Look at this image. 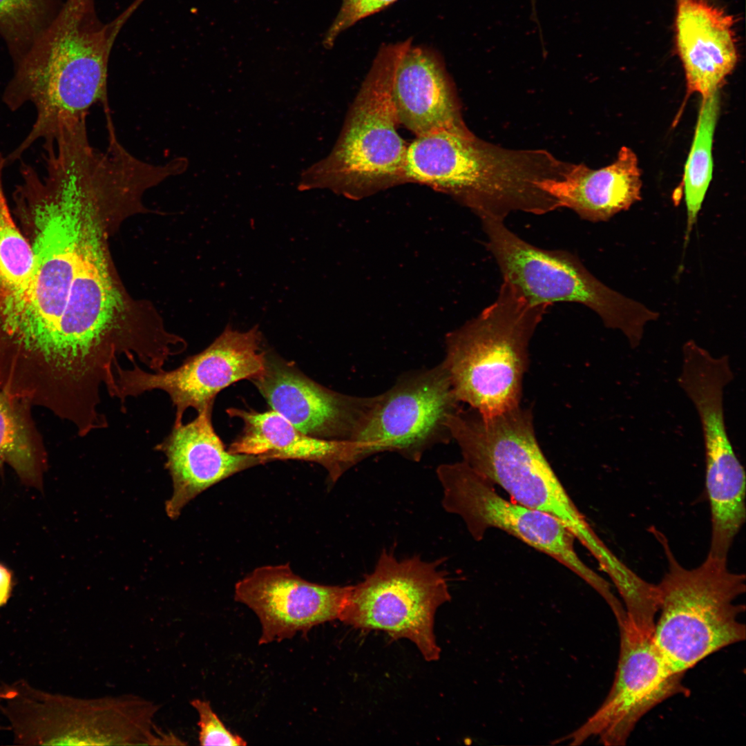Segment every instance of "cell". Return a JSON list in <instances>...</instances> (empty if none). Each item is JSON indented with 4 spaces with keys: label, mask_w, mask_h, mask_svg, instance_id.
Wrapping results in <instances>:
<instances>
[{
    "label": "cell",
    "mask_w": 746,
    "mask_h": 746,
    "mask_svg": "<svg viewBox=\"0 0 746 746\" xmlns=\"http://www.w3.org/2000/svg\"><path fill=\"white\" fill-rule=\"evenodd\" d=\"M41 175L20 169L17 204L33 222L35 263L28 285L0 312V369L23 375L35 367L64 312L73 279L79 221L95 181L89 166L68 155L51 157Z\"/></svg>",
    "instance_id": "cell-1"
},
{
    "label": "cell",
    "mask_w": 746,
    "mask_h": 746,
    "mask_svg": "<svg viewBox=\"0 0 746 746\" xmlns=\"http://www.w3.org/2000/svg\"><path fill=\"white\" fill-rule=\"evenodd\" d=\"M144 0H135L111 22L97 18L94 0H67L63 8L19 59L3 93L11 111L32 105L36 118L29 133L6 157L21 158L37 141L49 142L68 124L86 120L100 103L109 111L108 64L123 26Z\"/></svg>",
    "instance_id": "cell-2"
},
{
    "label": "cell",
    "mask_w": 746,
    "mask_h": 746,
    "mask_svg": "<svg viewBox=\"0 0 746 746\" xmlns=\"http://www.w3.org/2000/svg\"><path fill=\"white\" fill-rule=\"evenodd\" d=\"M571 166L544 149H509L473 133H441L408 145L405 173L406 182L451 195L481 220L504 221L515 211L542 215L559 209L539 183L562 177Z\"/></svg>",
    "instance_id": "cell-3"
},
{
    "label": "cell",
    "mask_w": 746,
    "mask_h": 746,
    "mask_svg": "<svg viewBox=\"0 0 746 746\" xmlns=\"http://www.w3.org/2000/svg\"><path fill=\"white\" fill-rule=\"evenodd\" d=\"M450 430L463 462L513 501L560 521L606 574L619 569L621 561L595 533L544 456L530 409L519 405L490 417L466 410L452 419Z\"/></svg>",
    "instance_id": "cell-4"
},
{
    "label": "cell",
    "mask_w": 746,
    "mask_h": 746,
    "mask_svg": "<svg viewBox=\"0 0 746 746\" xmlns=\"http://www.w3.org/2000/svg\"><path fill=\"white\" fill-rule=\"evenodd\" d=\"M412 42L383 45L351 105L331 152L304 170L298 189H326L359 199L406 182L408 145L400 136L392 88Z\"/></svg>",
    "instance_id": "cell-5"
},
{
    "label": "cell",
    "mask_w": 746,
    "mask_h": 746,
    "mask_svg": "<svg viewBox=\"0 0 746 746\" xmlns=\"http://www.w3.org/2000/svg\"><path fill=\"white\" fill-rule=\"evenodd\" d=\"M547 309L503 282L492 304L448 334L442 363L461 403L485 417L520 405L528 345Z\"/></svg>",
    "instance_id": "cell-6"
},
{
    "label": "cell",
    "mask_w": 746,
    "mask_h": 746,
    "mask_svg": "<svg viewBox=\"0 0 746 746\" xmlns=\"http://www.w3.org/2000/svg\"><path fill=\"white\" fill-rule=\"evenodd\" d=\"M652 533L667 562L656 585L660 615L652 640L670 669L685 673L707 656L745 640V625L738 619L745 606L735 602L745 592V576L730 571L727 560L709 555L698 566L685 568L662 533Z\"/></svg>",
    "instance_id": "cell-7"
},
{
    "label": "cell",
    "mask_w": 746,
    "mask_h": 746,
    "mask_svg": "<svg viewBox=\"0 0 746 746\" xmlns=\"http://www.w3.org/2000/svg\"><path fill=\"white\" fill-rule=\"evenodd\" d=\"M160 705L133 694L81 698L18 684L5 709L16 744L184 745L155 723Z\"/></svg>",
    "instance_id": "cell-8"
},
{
    "label": "cell",
    "mask_w": 746,
    "mask_h": 746,
    "mask_svg": "<svg viewBox=\"0 0 746 746\" xmlns=\"http://www.w3.org/2000/svg\"><path fill=\"white\" fill-rule=\"evenodd\" d=\"M487 247L503 282L533 306L573 302L593 310L605 327L619 329L631 348L641 343L645 325L659 314L609 287L595 278L575 255L546 250L522 239L504 221L481 220Z\"/></svg>",
    "instance_id": "cell-9"
},
{
    "label": "cell",
    "mask_w": 746,
    "mask_h": 746,
    "mask_svg": "<svg viewBox=\"0 0 746 746\" xmlns=\"http://www.w3.org/2000/svg\"><path fill=\"white\" fill-rule=\"evenodd\" d=\"M441 562L419 556L398 559L383 551L374 570L350 586L339 619L363 630H379L412 642L427 661L439 658L434 633L437 609L450 601Z\"/></svg>",
    "instance_id": "cell-10"
},
{
    "label": "cell",
    "mask_w": 746,
    "mask_h": 746,
    "mask_svg": "<svg viewBox=\"0 0 746 746\" xmlns=\"http://www.w3.org/2000/svg\"><path fill=\"white\" fill-rule=\"evenodd\" d=\"M437 476L443 508L460 517L474 539L481 540L490 528L501 530L562 563L602 597L611 593L609 582L577 555L574 535L557 519L504 498L463 461L441 464Z\"/></svg>",
    "instance_id": "cell-11"
},
{
    "label": "cell",
    "mask_w": 746,
    "mask_h": 746,
    "mask_svg": "<svg viewBox=\"0 0 746 746\" xmlns=\"http://www.w3.org/2000/svg\"><path fill=\"white\" fill-rule=\"evenodd\" d=\"M441 362L405 372L376 403L352 440L361 460L393 452L419 461L435 445L448 443V421L461 408Z\"/></svg>",
    "instance_id": "cell-12"
},
{
    "label": "cell",
    "mask_w": 746,
    "mask_h": 746,
    "mask_svg": "<svg viewBox=\"0 0 746 746\" xmlns=\"http://www.w3.org/2000/svg\"><path fill=\"white\" fill-rule=\"evenodd\" d=\"M261 333L256 325L240 332L227 325L202 352L188 357L178 367L149 372L133 362L132 369L116 366L117 396L124 405L128 396L160 390L175 409L173 425H180L186 410L197 412L213 404L217 394L231 384L257 376L265 365L260 350Z\"/></svg>",
    "instance_id": "cell-13"
},
{
    "label": "cell",
    "mask_w": 746,
    "mask_h": 746,
    "mask_svg": "<svg viewBox=\"0 0 746 746\" xmlns=\"http://www.w3.org/2000/svg\"><path fill=\"white\" fill-rule=\"evenodd\" d=\"M682 354L678 383L700 418L711 514L720 519L735 517L745 510V472L725 425L724 390L734 379L729 356H713L693 340L684 343Z\"/></svg>",
    "instance_id": "cell-14"
},
{
    "label": "cell",
    "mask_w": 746,
    "mask_h": 746,
    "mask_svg": "<svg viewBox=\"0 0 746 746\" xmlns=\"http://www.w3.org/2000/svg\"><path fill=\"white\" fill-rule=\"evenodd\" d=\"M619 631L620 654L611 689L597 711L570 736L571 745L598 736L604 745H624L647 713L671 696L689 692L682 682L684 673L670 669L653 636L641 635L628 622Z\"/></svg>",
    "instance_id": "cell-15"
},
{
    "label": "cell",
    "mask_w": 746,
    "mask_h": 746,
    "mask_svg": "<svg viewBox=\"0 0 746 746\" xmlns=\"http://www.w3.org/2000/svg\"><path fill=\"white\" fill-rule=\"evenodd\" d=\"M350 588L311 582L296 574L289 564L267 565L239 580L234 598L257 615L259 644H267L339 619Z\"/></svg>",
    "instance_id": "cell-16"
},
{
    "label": "cell",
    "mask_w": 746,
    "mask_h": 746,
    "mask_svg": "<svg viewBox=\"0 0 746 746\" xmlns=\"http://www.w3.org/2000/svg\"><path fill=\"white\" fill-rule=\"evenodd\" d=\"M250 381L272 410L302 432L323 439L352 441L377 399L329 390L269 354L262 372Z\"/></svg>",
    "instance_id": "cell-17"
},
{
    "label": "cell",
    "mask_w": 746,
    "mask_h": 746,
    "mask_svg": "<svg viewBox=\"0 0 746 746\" xmlns=\"http://www.w3.org/2000/svg\"><path fill=\"white\" fill-rule=\"evenodd\" d=\"M212 408L213 404L207 405L193 421L173 426L155 447L164 454L165 467L173 481V495L166 503L171 519L178 518L190 501L213 485L266 463L260 457L234 454L225 449L212 425Z\"/></svg>",
    "instance_id": "cell-18"
},
{
    "label": "cell",
    "mask_w": 746,
    "mask_h": 746,
    "mask_svg": "<svg viewBox=\"0 0 746 746\" xmlns=\"http://www.w3.org/2000/svg\"><path fill=\"white\" fill-rule=\"evenodd\" d=\"M392 95L399 123L416 137L472 133L443 62L427 47L408 45L396 68Z\"/></svg>",
    "instance_id": "cell-19"
},
{
    "label": "cell",
    "mask_w": 746,
    "mask_h": 746,
    "mask_svg": "<svg viewBox=\"0 0 746 746\" xmlns=\"http://www.w3.org/2000/svg\"><path fill=\"white\" fill-rule=\"evenodd\" d=\"M675 41L687 93L702 99L718 90L738 62L733 17L707 0H677Z\"/></svg>",
    "instance_id": "cell-20"
},
{
    "label": "cell",
    "mask_w": 746,
    "mask_h": 746,
    "mask_svg": "<svg viewBox=\"0 0 746 746\" xmlns=\"http://www.w3.org/2000/svg\"><path fill=\"white\" fill-rule=\"evenodd\" d=\"M227 412L244 424L242 433L228 449L231 453L256 455L265 463L285 459L314 462L327 471L332 483L361 461L354 441L311 437L274 410L229 408Z\"/></svg>",
    "instance_id": "cell-21"
},
{
    "label": "cell",
    "mask_w": 746,
    "mask_h": 746,
    "mask_svg": "<svg viewBox=\"0 0 746 746\" xmlns=\"http://www.w3.org/2000/svg\"><path fill=\"white\" fill-rule=\"evenodd\" d=\"M540 187L557 202L590 222L608 221L641 198V170L632 149L622 146L611 164L593 169L572 164L561 178L546 179Z\"/></svg>",
    "instance_id": "cell-22"
},
{
    "label": "cell",
    "mask_w": 746,
    "mask_h": 746,
    "mask_svg": "<svg viewBox=\"0 0 746 746\" xmlns=\"http://www.w3.org/2000/svg\"><path fill=\"white\" fill-rule=\"evenodd\" d=\"M30 407L0 389V470L8 464L23 484L42 489L47 457Z\"/></svg>",
    "instance_id": "cell-23"
},
{
    "label": "cell",
    "mask_w": 746,
    "mask_h": 746,
    "mask_svg": "<svg viewBox=\"0 0 746 746\" xmlns=\"http://www.w3.org/2000/svg\"><path fill=\"white\" fill-rule=\"evenodd\" d=\"M719 112L720 96L717 90L702 99L693 142L685 166L682 182L687 209L686 242L697 222L712 178V146Z\"/></svg>",
    "instance_id": "cell-24"
},
{
    "label": "cell",
    "mask_w": 746,
    "mask_h": 746,
    "mask_svg": "<svg viewBox=\"0 0 746 746\" xmlns=\"http://www.w3.org/2000/svg\"><path fill=\"white\" fill-rule=\"evenodd\" d=\"M6 165L0 153V312L26 288L35 263L32 247L17 227L8 206L3 187Z\"/></svg>",
    "instance_id": "cell-25"
},
{
    "label": "cell",
    "mask_w": 746,
    "mask_h": 746,
    "mask_svg": "<svg viewBox=\"0 0 746 746\" xmlns=\"http://www.w3.org/2000/svg\"><path fill=\"white\" fill-rule=\"evenodd\" d=\"M198 716V741L200 745H246L240 736L231 733L213 710L210 702L199 698L190 701Z\"/></svg>",
    "instance_id": "cell-26"
},
{
    "label": "cell",
    "mask_w": 746,
    "mask_h": 746,
    "mask_svg": "<svg viewBox=\"0 0 746 746\" xmlns=\"http://www.w3.org/2000/svg\"><path fill=\"white\" fill-rule=\"evenodd\" d=\"M396 0H342L340 10L323 38L325 48L333 46L339 35L358 21L389 6Z\"/></svg>",
    "instance_id": "cell-27"
},
{
    "label": "cell",
    "mask_w": 746,
    "mask_h": 746,
    "mask_svg": "<svg viewBox=\"0 0 746 746\" xmlns=\"http://www.w3.org/2000/svg\"><path fill=\"white\" fill-rule=\"evenodd\" d=\"M42 8V0H0V26L12 33L32 28Z\"/></svg>",
    "instance_id": "cell-28"
},
{
    "label": "cell",
    "mask_w": 746,
    "mask_h": 746,
    "mask_svg": "<svg viewBox=\"0 0 746 746\" xmlns=\"http://www.w3.org/2000/svg\"><path fill=\"white\" fill-rule=\"evenodd\" d=\"M13 586L11 571L0 564V607L3 606L11 595Z\"/></svg>",
    "instance_id": "cell-29"
},
{
    "label": "cell",
    "mask_w": 746,
    "mask_h": 746,
    "mask_svg": "<svg viewBox=\"0 0 746 746\" xmlns=\"http://www.w3.org/2000/svg\"><path fill=\"white\" fill-rule=\"evenodd\" d=\"M530 1H531V5H532L533 17H534L536 21H537V12H536V6H535L536 5V0H530Z\"/></svg>",
    "instance_id": "cell-30"
},
{
    "label": "cell",
    "mask_w": 746,
    "mask_h": 746,
    "mask_svg": "<svg viewBox=\"0 0 746 746\" xmlns=\"http://www.w3.org/2000/svg\"><path fill=\"white\" fill-rule=\"evenodd\" d=\"M2 696H3V685H0V702L1 700ZM0 729H1V727H0Z\"/></svg>",
    "instance_id": "cell-31"
},
{
    "label": "cell",
    "mask_w": 746,
    "mask_h": 746,
    "mask_svg": "<svg viewBox=\"0 0 746 746\" xmlns=\"http://www.w3.org/2000/svg\"><path fill=\"white\" fill-rule=\"evenodd\" d=\"M85 124V125H86V124H85V123H81V124ZM78 124H76V125H78ZM73 126H75V125H73ZM70 126H68V127H70ZM66 128H67V127H66ZM64 128H63V129H64ZM63 129H62V130H63ZM62 130H61V131H62ZM60 132H61V131H60ZM60 132H59V133H60ZM59 133H58V134H59ZM55 138H56V137H55ZM54 141H55V140H54ZM48 144H49V143H48Z\"/></svg>",
    "instance_id": "cell-32"
},
{
    "label": "cell",
    "mask_w": 746,
    "mask_h": 746,
    "mask_svg": "<svg viewBox=\"0 0 746 746\" xmlns=\"http://www.w3.org/2000/svg\"><path fill=\"white\" fill-rule=\"evenodd\" d=\"M707 1H711L710 0H707Z\"/></svg>",
    "instance_id": "cell-33"
}]
</instances>
